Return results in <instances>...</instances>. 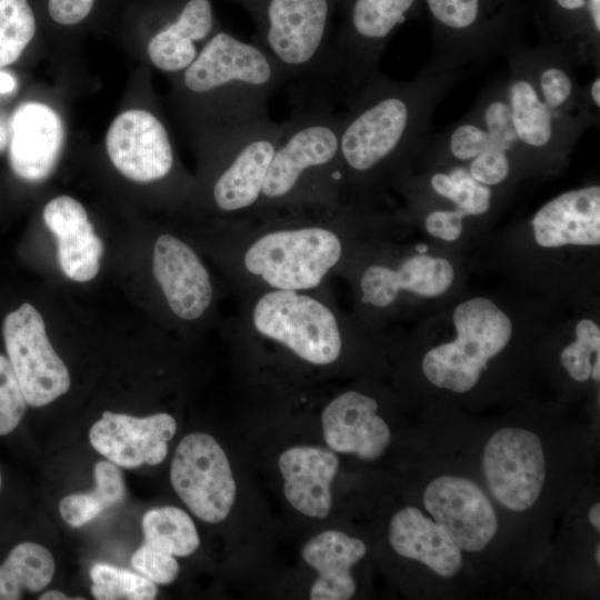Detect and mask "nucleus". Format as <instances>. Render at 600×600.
<instances>
[{
  "instance_id": "f257e3e1",
  "label": "nucleus",
  "mask_w": 600,
  "mask_h": 600,
  "mask_svg": "<svg viewBox=\"0 0 600 600\" xmlns=\"http://www.w3.org/2000/svg\"><path fill=\"white\" fill-rule=\"evenodd\" d=\"M467 76L466 69L422 68L411 80L380 70L346 100L341 112L342 183L364 188L401 171L420 157L431 136L432 116Z\"/></svg>"
},
{
  "instance_id": "f03ea898",
  "label": "nucleus",
  "mask_w": 600,
  "mask_h": 600,
  "mask_svg": "<svg viewBox=\"0 0 600 600\" xmlns=\"http://www.w3.org/2000/svg\"><path fill=\"white\" fill-rule=\"evenodd\" d=\"M253 212L257 223L236 219L243 236L236 242V274L246 282L261 291H316L340 264L342 206Z\"/></svg>"
},
{
  "instance_id": "7ed1b4c3",
  "label": "nucleus",
  "mask_w": 600,
  "mask_h": 600,
  "mask_svg": "<svg viewBox=\"0 0 600 600\" xmlns=\"http://www.w3.org/2000/svg\"><path fill=\"white\" fill-rule=\"evenodd\" d=\"M291 100L254 211L341 206V113L332 110L326 89L293 86Z\"/></svg>"
},
{
  "instance_id": "20e7f679",
  "label": "nucleus",
  "mask_w": 600,
  "mask_h": 600,
  "mask_svg": "<svg viewBox=\"0 0 600 600\" xmlns=\"http://www.w3.org/2000/svg\"><path fill=\"white\" fill-rule=\"evenodd\" d=\"M287 77L257 43L218 30L182 71L181 86L203 103L212 129L269 116L268 102Z\"/></svg>"
},
{
  "instance_id": "39448f33",
  "label": "nucleus",
  "mask_w": 600,
  "mask_h": 600,
  "mask_svg": "<svg viewBox=\"0 0 600 600\" xmlns=\"http://www.w3.org/2000/svg\"><path fill=\"white\" fill-rule=\"evenodd\" d=\"M251 17L253 42L294 86H332L333 14L339 0H234Z\"/></svg>"
},
{
  "instance_id": "423d86ee",
  "label": "nucleus",
  "mask_w": 600,
  "mask_h": 600,
  "mask_svg": "<svg viewBox=\"0 0 600 600\" xmlns=\"http://www.w3.org/2000/svg\"><path fill=\"white\" fill-rule=\"evenodd\" d=\"M432 26L427 66L453 71L504 57L523 44L514 0H424Z\"/></svg>"
},
{
  "instance_id": "0eeeda50",
  "label": "nucleus",
  "mask_w": 600,
  "mask_h": 600,
  "mask_svg": "<svg viewBox=\"0 0 600 600\" xmlns=\"http://www.w3.org/2000/svg\"><path fill=\"white\" fill-rule=\"evenodd\" d=\"M244 323L261 339L313 366L336 362L343 349L339 317L317 291L258 292Z\"/></svg>"
},
{
  "instance_id": "6e6552de",
  "label": "nucleus",
  "mask_w": 600,
  "mask_h": 600,
  "mask_svg": "<svg viewBox=\"0 0 600 600\" xmlns=\"http://www.w3.org/2000/svg\"><path fill=\"white\" fill-rule=\"evenodd\" d=\"M456 338L429 350L422 371L436 387L457 393L471 390L489 360L510 342L513 324L492 300L476 297L459 303L452 314Z\"/></svg>"
},
{
  "instance_id": "1a4fd4ad",
  "label": "nucleus",
  "mask_w": 600,
  "mask_h": 600,
  "mask_svg": "<svg viewBox=\"0 0 600 600\" xmlns=\"http://www.w3.org/2000/svg\"><path fill=\"white\" fill-rule=\"evenodd\" d=\"M283 127V122H274L267 116L212 129L209 138L216 169L210 198L218 211L238 216L257 209Z\"/></svg>"
},
{
  "instance_id": "9d476101",
  "label": "nucleus",
  "mask_w": 600,
  "mask_h": 600,
  "mask_svg": "<svg viewBox=\"0 0 600 600\" xmlns=\"http://www.w3.org/2000/svg\"><path fill=\"white\" fill-rule=\"evenodd\" d=\"M420 0H339L341 20L333 34L332 86L344 101L379 69L381 54Z\"/></svg>"
},
{
  "instance_id": "9b49d317",
  "label": "nucleus",
  "mask_w": 600,
  "mask_h": 600,
  "mask_svg": "<svg viewBox=\"0 0 600 600\" xmlns=\"http://www.w3.org/2000/svg\"><path fill=\"white\" fill-rule=\"evenodd\" d=\"M504 57L509 69L504 79L507 100L528 168L560 164L587 129L560 117L542 102L513 51Z\"/></svg>"
},
{
  "instance_id": "f8f14e48",
  "label": "nucleus",
  "mask_w": 600,
  "mask_h": 600,
  "mask_svg": "<svg viewBox=\"0 0 600 600\" xmlns=\"http://www.w3.org/2000/svg\"><path fill=\"white\" fill-rule=\"evenodd\" d=\"M170 481L190 511L204 522L223 521L233 507L236 480L224 450L211 434L193 432L181 439L171 461Z\"/></svg>"
},
{
  "instance_id": "ddd939ff",
  "label": "nucleus",
  "mask_w": 600,
  "mask_h": 600,
  "mask_svg": "<svg viewBox=\"0 0 600 600\" xmlns=\"http://www.w3.org/2000/svg\"><path fill=\"white\" fill-rule=\"evenodd\" d=\"M2 334L7 358L28 406L44 407L68 392V368L53 350L44 321L32 304L26 302L9 312Z\"/></svg>"
},
{
  "instance_id": "4468645a",
  "label": "nucleus",
  "mask_w": 600,
  "mask_h": 600,
  "mask_svg": "<svg viewBox=\"0 0 600 600\" xmlns=\"http://www.w3.org/2000/svg\"><path fill=\"white\" fill-rule=\"evenodd\" d=\"M482 467L492 496L507 509L531 508L542 491L546 461L539 437L526 429H499L487 442Z\"/></svg>"
},
{
  "instance_id": "2eb2a0df",
  "label": "nucleus",
  "mask_w": 600,
  "mask_h": 600,
  "mask_svg": "<svg viewBox=\"0 0 600 600\" xmlns=\"http://www.w3.org/2000/svg\"><path fill=\"white\" fill-rule=\"evenodd\" d=\"M106 148L113 166L136 182L168 177L174 167V152L164 124L153 113L131 109L110 124Z\"/></svg>"
},
{
  "instance_id": "dca6fc26",
  "label": "nucleus",
  "mask_w": 600,
  "mask_h": 600,
  "mask_svg": "<svg viewBox=\"0 0 600 600\" xmlns=\"http://www.w3.org/2000/svg\"><path fill=\"white\" fill-rule=\"evenodd\" d=\"M423 503L434 521L464 551L483 550L498 530L496 511L477 483L457 476L432 480Z\"/></svg>"
},
{
  "instance_id": "f3484780",
  "label": "nucleus",
  "mask_w": 600,
  "mask_h": 600,
  "mask_svg": "<svg viewBox=\"0 0 600 600\" xmlns=\"http://www.w3.org/2000/svg\"><path fill=\"white\" fill-rule=\"evenodd\" d=\"M177 431L174 418L164 412L137 418L104 411L89 431L91 446L112 463L132 469L161 463L168 441Z\"/></svg>"
},
{
  "instance_id": "a211bd4d",
  "label": "nucleus",
  "mask_w": 600,
  "mask_h": 600,
  "mask_svg": "<svg viewBox=\"0 0 600 600\" xmlns=\"http://www.w3.org/2000/svg\"><path fill=\"white\" fill-rule=\"evenodd\" d=\"M152 271L171 311L193 321L209 309L213 288L199 256L172 234H161L153 247Z\"/></svg>"
},
{
  "instance_id": "6ab92c4d",
  "label": "nucleus",
  "mask_w": 600,
  "mask_h": 600,
  "mask_svg": "<svg viewBox=\"0 0 600 600\" xmlns=\"http://www.w3.org/2000/svg\"><path fill=\"white\" fill-rule=\"evenodd\" d=\"M9 161L21 179L39 182L54 170L64 141L60 116L48 104L26 102L10 120Z\"/></svg>"
},
{
  "instance_id": "aec40b11",
  "label": "nucleus",
  "mask_w": 600,
  "mask_h": 600,
  "mask_svg": "<svg viewBox=\"0 0 600 600\" xmlns=\"http://www.w3.org/2000/svg\"><path fill=\"white\" fill-rule=\"evenodd\" d=\"M377 412V401L361 392L350 390L333 398L321 413L328 448L363 460L379 459L390 443L391 432Z\"/></svg>"
},
{
  "instance_id": "412c9836",
  "label": "nucleus",
  "mask_w": 600,
  "mask_h": 600,
  "mask_svg": "<svg viewBox=\"0 0 600 600\" xmlns=\"http://www.w3.org/2000/svg\"><path fill=\"white\" fill-rule=\"evenodd\" d=\"M511 51L527 69L547 107L587 130L598 126L599 111L587 101L583 86L573 73L576 66L560 50L541 41L533 47L523 43Z\"/></svg>"
},
{
  "instance_id": "4be33fe9",
  "label": "nucleus",
  "mask_w": 600,
  "mask_h": 600,
  "mask_svg": "<svg viewBox=\"0 0 600 600\" xmlns=\"http://www.w3.org/2000/svg\"><path fill=\"white\" fill-rule=\"evenodd\" d=\"M543 248L600 244V186L564 191L540 207L531 219Z\"/></svg>"
},
{
  "instance_id": "5701e85b",
  "label": "nucleus",
  "mask_w": 600,
  "mask_h": 600,
  "mask_svg": "<svg viewBox=\"0 0 600 600\" xmlns=\"http://www.w3.org/2000/svg\"><path fill=\"white\" fill-rule=\"evenodd\" d=\"M453 279L452 264L441 257L420 253L404 259L397 268L376 263L361 273V301L383 309L390 307L401 291L433 298L444 293Z\"/></svg>"
},
{
  "instance_id": "b1692460",
  "label": "nucleus",
  "mask_w": 600,
  "mask_h": 600,
  "mask_svg": "<svg viewBox=\"0 0 600 600\" xmlns=\"http://www.w3.org/2000/svg\"><path fill=\"white\" fill-rule=\"evenodd\" d=\"M42 217L57 239L62 272L77 282L92 280L100 269L103 243L83 206L69 196H59L46 204Z\"/></svg>"
},
{
  "instance_id": "393cba45",
  "label": "nucleus",
  "mask_w": 600,
  "mask_h": 600,
  "mask_svg": "<svg viewBox=\"0 0 600 600\" xmlns=\"http://www.w3.org/2000/svg\"><path fill=\"white\" fill-rule=\"evenodd\" d=\"M278 466L291 507L311 518H327L332 504L331 483L339 469L336 453L320 447L294 446L280 454Z\"/></svg>"
},
{
  "instance_id": "a878e982",
  "label": "nucleus",
  "mask_w": 600,
  "mask_h": 600,
  "mask_svg": "<svg viewBox=\"0 0 600 600\" xmlns=\"http://www.w3.org/2000/svg\"><path fill=\"white\" fill-rule=\"evenodd\" d=\"M367 553L364 542L338 530L309 539L301 550L303 560L318 576L310 588L311 600H348L356 592L351 568Z\"/></svg>"
},
{
  "instance_id": "bb28decb",
  "label": "nucleus",
  "mask_w": 600,
  "mask_h": 600,
  "mask_svg": "<svg viewBox=\"0 0 600 600\" xmlns=\"http://www.w3.org/2000/svg\"><path fill=\"white\" fill-rule=\"evenodd\" d=\"M388 537L398 554L422 562L440 577H453L461 569V549L440 524L414 507L392 517Z\"/></svg>"
},
{
  "instance_id": "cd10ccee",
  "label": "nucleus",
  "mask_w": 600,
  "mask_h": 600,
  "mask_svg": "<svg viewBox=\"0 0 600 600\" xmlns=\"http://www.w3.org/2000/svg\"><path fill=\"white\" fill-rule=\"evenodd\" d=\"M213 28L211 0H186L174 18L148 42L150 61L166 72L183 71L200 52L197 43H206Z\"/></svg>"
},
{
  "instance_id": "c85d7f7f",
  "label": "nucleus",
  "mask_w": 600,
  "mask_h": 600,
  "mask_svg": "<svg viewBox=\"0 0 600 600\" xmlns=\"http://www.w3.org/2000/svg\"><path fill=\"white\" fill-rule=\"evenodd\" d=\"M56 563L50 551L31 541L11 548L0 563V600L22 599L37 593L51 582Z\"/></svg>"
},
{
  "instance_id": "c756f323",
  "label": "nucleus",
  "mask_w": 600,
  "mask_h": 600,
  "mask_svg": "<svg viewBox=\"0 0 600 600\" xmlns=\"http://www.w3.org/2000/svg\"><path fill=\"white\" fill-rule=\"evenodd\" d=\"M93 472L94 490L87 493L69 494L59 503L62 519L73 528L87 524L124 499L126 483L117 464L111 461H99L96 463Z\"/></svg>"
},
{
  "instance_id": "7c9ffc66",
  "label": "nucleus",
  "mask_w": 600,
  "mask_h": 600,
  "mask_svg": "<svg viewBox=\"0 0 600 600\" xmlns=\"http://www.w3.org/2000/svg\"><path fill=\"white\" fill-rule=\"evenodd\" d=\"M143 543L174 557H188L200 544L190 516L180 508L166 506L147 511L142 518Z\"/></svg>"
},
{
  "instance_id": "2f4dec72",
  "label": "nucleus",
  "mask_w": 600,
  "mask_h": 600,
  "mask_svg": "<svg viewBox=\"0 0 600 600\" xmlns=\"http://www.w3.org/2000/svg\"><path fill=\"white\" fill-rule=\"evenodd\" d=\"M91 593L97 600H152L158 589L148 578L107 563H96L90 570Z\"/></svg>"
},
{
  "instance_id": "473e14b6",
  "label": "nucleus",
  "mask_w": 600,
  "mask_h": 600,
  "mask_svg": "<svg viewBox=\"0 0 600 600\" xmlns=\"http://www.w3.org/2000/svg\"><path fill=\"white\" fill-rule=\"evenodd\" d=\"M36 33L28 0H0V67L16 62Z\"/></svg>"
},
{
  "instance_id": "72a5a7b5",
  "label": "nucleus",
  "mask_w": 600,
  "mask_h": 600,
  "mask_svg": "<svg viewBox=\"0 0 600 600\" xmlns=\"http://www.w3.org/2000/svg\"><path fill=\"white\" fill-rule=\"evenodd\" d=\"M576 341L563 348L560 361L569 376L579 382L591 377V357L600 353V328L591 319H581L574 329Z\"/></svg>"
},
{
  "instance_id": "f704fd0d",
  "label": "nucleus",
  "mask_w": 600,
  "mask_h": 600,
  "mask_svg": "<svg viewBox=\"0 0 600 600\" xmlns=\"http://www.w3.org/2000/svg\"><path fill=\"white\" fill-rule=\"evenodd\" d=\"M28 403L9 359L0 353V437L12 433L22 421Z\"/></svg>"
},
{
  "instance_id": "c9c22d12",
  "label": "nucleus",
  "mask_w": 600,
  "mask_h": 600,
  "mask_svg": "<svg viewBox=\"0 0 600 600\" xmlns=\"http://www.w3.org/2000/svg\"><path fill=\"white\" fill-rule=\"evenodd\" d=\"M467 167L474 180L491 188L507 183L517 170L512 158L492 142Z\"/></svg>"
},
{
  "instance_id": "e433bc0d",
  "label": "nucleus",
  "mask_w": 600,
  "mask_h": 600,
  "mask_svg": "<svg viewBox=\"0 0 600 600\" xmlns=\"http://www.w3.org/2000/svg\"><path fill=\"white\" fill-rule=\"evenodd\" d=\"M131 566L156 584H170L179 573L176 557L142 543L131 557Z\"/></svg>"
},
{
  "instance_id": "4c0bfd02",
  "label": "nucleus",
  "mask_w": 600,
  "mask_h": 600,
  "mask_svg": "<svg viewBox=\"0 0 600 600\" xmlns=\"http://www.w3.org/2000/svg\"><path fill=\"white\" fill-rule=\"evenodd\" d=\"M464 219L453 207L450 209H433L424 217L423 224L430 236L452 242L462 234Z\"/></svg>"
},
{
  "instance_id": "58836bf2",
  "label": "nucleus",
  "mask_w": 600,
  "mask_h": 600,
  "mask_svg": "<svg viewBox=\"0 0 600 600\" xmlns=\"http://www.w3.org/2000/svg\"><path fill=\"white\" fill-rule=\"evenodd\" d=\"M93 2L94 0H48V11L57 23L72 26L88 17Z\"/></svg>"
},
{
  "instance_id": "ea45409f",
  "label": "nucleus",
  "mask_w": 600,
  "mask_h": 600,
  "mask_svg": "<svg viewBox=\"0 0 600 600\" xmlns=\"http://www.w3.org/2000/svg\"><path fill=\"white\" fill-rule=\"evenodd\" d=\"M16 88V79L11 74L0 71V94L10 93L14 91Z\"/></svg>"
},
{
  "instance_id": "a19ab883",
  "label": "nucleus",
  "mask_w": 600,
  "mask_h": 600,
  "mask_svg": "<svg viewBox=\"0 0 600 600\" xmlns=\"http://www.w3.org/2000/svg\"><path fill=\"white\" fill-rule=\"evenodd\" d=\"M589 521L592 527L599 531L600 530V503L596 502L589 510Z\"/></svg>"
},
{
  "instance_id": "79ce46f5",
  "label": "nucleus",
  "mask_w": 600,
  "mask_h": 600,
  "mask_svg": "<svg viewBox=\"0 0 600 600\" xmlns=\"http://www.w3.org/2000/svg\"><path fill=\"white\" fill-rule=\"evenodd\" d=\"M68 599L69 597L66 593L58 590L46 591L39 597V600H68Z\"/></svg>"
},
{
  "instance_id": "37998d69",
  "label": "nucleus",
  "mask_w": 600,
  "mask_h": 600,
  "mask_svg": "<svg viewBox=\"0 0 600 600\" xmlns=\"http://www.w3.org/2000/svg\"><path fill=\"white\" fill-rule=\"evenodd\" d=\"M591 378L597 382L600 380V353L596 356L592 363Z\"/></svg>"
},
{
  "instance_id": "c03bdc74",
  "label": "nucleus",
  "mask_w": 600,
  "mask_h": 600,
  "mask_svg": "<svg viewBox=\"0 0 600 600\" xmlns=\"http://www.w3.org/2000/svg\"><path fill=\"white\" fill-rule=\"evenodd\" d=\"M9 140V134L6 126L0 120V150L7 144Z\"/></svg>"
},
{
  "instance_id": "a18cd8bd",
  "label": "nucleus",
  "mask_w": 600,
  "mask_h": 600,
  "mask_svg": "<svg viewBox=\"0 0 600 600\" xmlns=\"http://www.w3.org/2000/svg\"><path fill=\"white\" fill-rule=\"evenodd\" d=\"M594 557H596L597 563L599 564L600 563V546L599 544L597 546Z\"/></svg>"
},
{
  "instance_id": "49530a36",
  "label": "nucleus",
  "mask_w": 600,
  "mask_h": 600,
  "mask_svg": "<svg viewBox=\"0 0 600 600\" xmlns=\"http://www.w3.org/2000/svg\"><path fill=\"white\" fill-rule=\"evenodd\" d=\"M2 487H3V477H2V472L0 470V493L2 491Z\"/></svg>"
}]
</instances>
